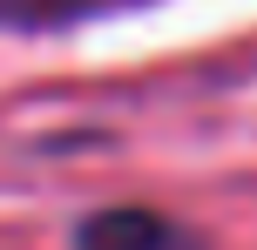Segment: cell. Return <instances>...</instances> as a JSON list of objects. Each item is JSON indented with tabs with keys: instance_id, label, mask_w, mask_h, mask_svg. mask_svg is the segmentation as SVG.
<instances>
[{
	"instance_id": "6da1fadb",
	"label": "cell",
	"mask_w": 257,
	"mask_h": 250,
	"mask_svg": "<svg viewBox=\"0 0 257 250\" xmlns=\"http://www.w3.org/2000/svg\"><path fill=\"white\" fill-rule=\"evenodd\" d=\"M81 250H176V230L149 210H102L81 223Z\"/></svg>"
},
{
	"instance_id": "7a4b0ae2",
	"label": "cell",
	"mask_w": 257,
	"mask_h": 250,
	"mask_svg": "<svg viewBox=\"0 0 257 250\" xmlns=\"http://www.w3.org/2000/svg\"><path fill=\"white\" fill-rule=\"evenodd\" d=\"M95 7V0H0V21L14 27H48V21H68V14Z\"/></svg>"
}]
</instances>
